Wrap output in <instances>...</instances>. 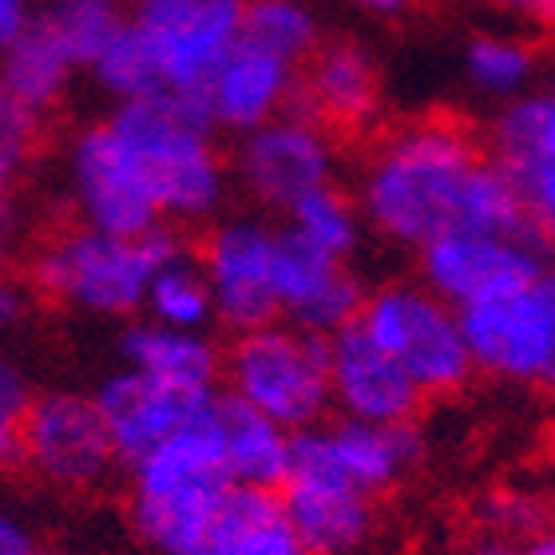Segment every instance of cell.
<instances>
[{"mask_svg": "<svg viewBox=\"0 0 555 555\" xmlns=\"http://www.w3.org/2000/svg\"><path fill=\"white\" fill-rule=\"evenodd\" d=\"M485 151L452 119H421L377 143L358 179L361 222L397 246L421 250L456 227V210Z\"/></svg>", "mask_w": 555, "mask_h": 555, "instance_id": "obj_1", "label": "cell"}, {"mask_svg": "<svg viewBox=\"0 0 555 555\" xmlns=\"http://www.w3.org/2000/svg\"><path fill=\"white\" fill-rule=\"evenodd\" d=\"M231 480L222 473L215 405L128 464L131 528L155 555H203Z\"/></svg>", "mask_w": 555, "mask_h": 555, "instance_id": "obj_2", "label": "cell"}, {"mask_svg": "<svg viewBox=\"0 0 555 555\" xmlns=\"http://www.w3.org/2000/svg\"><path fill=\"white\" fill-rule=\"evenodd\" d=\"M179 258H186L183 234L159 222L139 238L80 227L44 246L33 278L56 301H72L92 313H131L147 298L151 274Z\"/></svg>", "mask_w": 555, "mask_h": 555, "instance_id": "obj_3", "label": "cell"}, {"mask_svg": "<svg viewBox=\"0 0 555 555\" xmlns=\"http://www.w3.org/2000/svg\"><path fill=\"white\" fill-rule=\"evenodd\" d=\"M234 401L262 413L286 433H306L330 413V337L298 325H258L222 353Z\"/></svg>", "mask_w": 555, "mask_h": 555, "instance_id": "obj_4", "label": "cell"}, {"mask_svg": "<svg viewBox=\"0 0 555 555\" xmlns=\"http://www.w3.org/2000/svg\"><path fill=\"white\" fill-rule=\"evenodd\" d=\"M107 128L128 143V151L143 167L159 215L195 222L207 219L222 203L227 167L210 143V131L186 124L163 95L128 100Z\"/></svg>", "mask_w": 555, "mask_h": 555, "instance_id": "obj_5", "label": "cell"}, {"mask_svg": "<svg viewBox=\"0 0 555 555\" xmlns=\"http://www.w3.org/2000/svg\"><path fill=\"white\" fill-rule=\"evenodd\" d=\"M353 325L409 373L421 397L456 393L476 373L461 313L421 282H389L365 294Z\"/></svg>", "mask_w": 555, "mask_h": 555, "instance_id": "obj_6", "label": "cell"}, {"mask_svg": "<svg viewBox=\"0 0 555 555\" xmlns=\"http://www.w3.org/2000/svg\"><path fill=\"white\" fill-rule=\"evenodd\" d=\"M456 313L473 370L500 382L555 389V262L528 286Z\"/></svg>", "mask_w": 555, "mask_h": 555, "instance_id": "obj_7", "label": "cell"}, {"mask_svg": "<svg viewBox=\"0 0 555 555\" xmlns=\"http://www.w3.org/2000/svg\"><path fill=\"white\" fill-rule=\"evenodd\" d=\"M278 500L310 555H353L373 532V496L341 473L325 425L294 433Z\"/></svg>", "mask_w": 555, "mask_h": 555, "instance_id": "obj_8", "label": "cell"}, {"mask_svg": "<svg viewBox=\"0 0 555 555\" xmlns=\"http://www.w3.org/2000/svg\"><path fill=\"white\" fill-rule=\"evenodd\" d=\"M21 464L60 492H100L116 476L119 456L92 397L40 393L24 413Z\"/></svg>", "mask_w": 555, "mask_h": 555, "instance_id": "obj_9", "label": "cell"}, {"mask_svg": "<svg viewBox=\"0 0 555 555\" xmlns=\"http://www.w3.org/2000/svg\"><path fill=\"white\" fill-rule=\"evenodd\" d=\"M246 0H139L135 28L159 64L163 92H207L243 36Z\"/></svg>", "mask_w": 555, "mask_h": 555, "instance_id": "obj_10", "label": "cell"}, {"mask_svg": "<svg viewBox=\"0 0 555 555\" xmlns=\"http://www.w3.org/2000/svg\"><path fill=\"white\" fill-rule=\"evenodd\" d=\"M547 246L540 238H500V234L452 231L437 234L416 250L421 286L444 298L452 310H468L476 301L500 298L528 286L547 267Z\"/></svg>", "mask_w": 555, "mask_h": 555, "instance_id": "obj_11", "label": "cell"}, {"mask_svg": "<svg viewBox=\"0 0 555 555\" xmlns=\"http://www.w3.org/2000/svg\"><path fill=\"white\" fill-rule=\"evenodd\" d=\"M337 151L325 124L289 107L262 128L246 131L238 147V179L262 207L289 210L301 195L334 183Z\"/></svg>", "mask_w": 555, "mask_h": 555, "instance_id": "obj_12", "label": "cell"}, {"mask_svg": "<svg viewBox=\"0 0 555 555\" xmlns=\"http://www.w3.org/2000/svg\"><path fill=\"white\" fill-rule=\"evenodd\" d=\"M274 238L278 231L258 219L219 222L203 243V278L210 286L215 318L234 334L278 322L274 298Z\"/></svg>", "mask_w": 555, "mask_h": 555, "instance_id": "obj_13", "label": "cell"}, {"mask_svg": "<svg viewBox=\"0 0 555 555\" xmlns=\"http://www.w3.org/2000/svg\"><path fill=\"white\" fill-rule=\"evenodd\" d=\"M274 298L278 313L289 325L310 330L318 337H334L337 330L358 322L365 286L349 262L330 258L301 243L298 234L278 231L274 238Z\"/></svg>", "mask_w": 555, "mask_h": 555, "instance_id": "obj_14", "label": "cell"}, {"mask_svg": "<svg viewBox=\"0 0 555 555\" xmlns=\"http://www.w3.org/2000/svg\"><path fill=\"white\" fill-rule=\"evenodd\" d=\"M215 389H179V385L155 382L135 370L116 373L104 389L92 397L100 409L112 449L119 464L143 461L151 449H159L163 440H171L179 428L207 413L215 405Z\"/></svg>", "mask_w": 555, "mask_h": 555, "instance_id": "obj_15", "label": "cell"}, {"mask_svg": "<svg viewBox=\"0 0 555 555\" xmlns=\"http://www.w3.org/2000/svg\"><path fill=\"white\" fill-rule=\"evenodd\" d=\"M72 171H76V191L95 231L139 238L159 222L147 175L112 128H92L76 139Z\"/></svg>", "mask_w": 555, "mask_h": 555, "instance_id": "obj_16", "label": "cell"}, {"mask_svg": "<svg viewBox=\"0 0 555 555\" xmlns=\"http://www.w3.org/2000/svg\"><path fill=\"white\" fill-rule=\"evenodd\" d=\"M421 389L385 349H377L358 325L330 337V405L346 421L409 425L421 409Z\"/></svg>", "mask_w": 555, "mask_h": 555, "instance_id": "obj_17", "label": "cell"}, {"mask_svg": "<svg viewBox=\"0 0 555 555\" xmlns=\"http://www.w3.org/2000/svg\"><path fill=\"white\" fill-rule=\"evenodd\" d=\"M294 95H298V64L238 36V44L219 60L215 76L207 80L210 124L246 135L282 116L294 104Z\"/></svg>", "mask_w": 555, "mask_h": 555, "instance_id": "obj_18", "label": "cell"}, {"mask_svg": "<svg viewBox=\"0 0 555 555\" xmlns=\"http://www.w3.org/2000/svg\"><path fill=\"white\" fill-rule=\"evenodd\" d=\"M289 107L310 112L318 124H341V128L370 124L377 116V107H382L377 60L353 40L318 44L306 76H298V95H294Z\"/></svg>", "mask_w": 555, "mask_h": 555, "instance_id": "obj_19", "label": "cell"}, {"mask_svg": "<svg viewBox=\"0 0 555 555\" xmlns=\"http://www.w3.org/2000/svg\"><path fill=\"white\" fill-rule=\"evenodd\" d=\"M215 437H219L222 473L231 488H258V492L282 488L294 433L246 409L234 397H215Z\"/></svg>", "mask_w": 555, "mask_h": 555, "instance_id": "obj_20", "label": "cell"}, {"mask_svg": "<svg viewBox=\"0 0 555 555\" xmlns=\"http://www.w3.org/2000/svg\"><path fill=\"white\" fill-rule=\"evenodd\" d=\"M330 449H334L341 473L365 492H389L393 485H401L421 461V433L416 425H370V421H337L325 428Z\"/></svg>", "mask_w": 555, "mask_h": 555, "instance_id": "obj_21", "label": "cell"}, {"mask_svg": "<svg viewBox=\"0 0 555 555\" xmlns=\"http://www.w3.org/2000/svg\"><path fill=\"white\" fill-rule=\"evenodd\" d=\"M203 555H310L289 528L278 492L231 488Z\"/></svg>", "mask_w": 555, "mask_h": 555, "instance_id": "obj_22", "label": "cell"}, {"mask_svg": "<svg viewBox=\"0 0 555 555\" xmlns=\"http://www.w3.org/2000/svg\"><path fill=\"white\" fill-rule=\"evenodd\" d=\"M124 358H128V370L179 389H215V377L222 373V353L215 349V341L155 322L124 334Z\"/></svg>", "mask_w": 555, "mask_h": 555, "instance_id": "obj_23", "label": "cell"}, {"mask_svg": "<svg viewBox=\"0 0 555 555\" xmlns=\"http://www.w3.org/2000/svg\"><path fill=\"white\" fill-rule=\"evenodd\" d=\"M456 227L476 234H500V238H535L528 203L520 195V183L500 159H480L473 179L464 186Z\"/></svg>", "mask_w": 555, "mask_h": 555, "instance_id": "obj_24", "label": "cell"}, {"mask_svg": "<svg viewBox=\"0 0 555 555\" xmlns=\"http://www.w3.org/2000/svg\"><path fill=\"white\" fill-rule=\"evenodd\" d=\"M461 68H464V80L473 83V92H480L485 100L512 104V100L532 92V80L535 72H540V56H535V48L528 40H520V36L480 33L464 44Z\"/></svg>", "mask_w": 555, "mask_h": 555, "instance_id": "obj_25", "label": "cell"}, {"mask_svg": "<svg viewBox=\"0 0 555 555\" xmlns=\"http://www.w3.org/2000/svg\"><path fill=\"white\" fill-rule=\"evenodd\" d=\"M72 60L60 52V44L44 33V24H28L4 52H0V80L24 107L36 116L44 112L68 83Z\"/></svg>", "mask_w": 555, "mask_h": 555, "instance_id": "obj_26", "label": "cell"}, {"mask_svg": "<svg viewBox=\"0 0 555 555\" xmlns=\"http://www.w3.org/2000/svg\"><path fill=\"white\" fill-rule=\"evenodd\" d=\"M286 215H289L286 231L298 234L301 243H310L313 250H322V255H330V258L349 262L353 250L361 246V227H365V222H361L358 203L334 183H325V186H318V191H310V195H301Z\"/></svg>", "mask_w": 555, "mask_h": 555, "instance_id": "obj_27", "label": "cell"}, {"mask_svg": "<svg viewBox=\"0 0 555 555\" xmlns=\"http://www.w3.org/2000/svg\"><path fill=\"white\" fill-rule=\"evenodd\" d=\"M44 33L60 44V52L76 64H95L104 56L107 44L124 33V16L112 0H56L52 9L40 16Z\"/></svg>", "mask_w": 555, "mask_h": 555, "instance_id": "obj_28", "label": "cell"}, {"mask_svg": "<svg viewBox=\"0 0 555 555\" xmlns=\"http://www.w3.org/2000/svg\"><path fill=\"white\" fill-rule=\"evenodd\" d=\"M243 40L267 48L289 64H301L322 44V33H318V16L306 0H246Z\"/></svg>", "mask_w": 555, "mask_h": 555, "instance_id": "obj_29", "label": "cell"}, {"mask_svg": "<svg viewBox=\"0 0 555 555\" xmlns=\"http://www.w3.org/2000/svg\"><path fill=\"white\" fill-rule=\"evenodd\" d=\"M492 143L496 159L508 167L516 163L555 167V104L544 92H528L504 104L492 124Z\"/></svg>", "mask_w": 555, "mask_h": 555, "instance_id": "obj_30", "label": "cell"}, {"mask_svg": "<svg viewBox=\"0 0 555 555\" xmlns=\"http://www.w3.org/2000/svg\"><path fill=\"white\" fill-rule=\"evenodd\" d=\"M155 313V325H171V330H191L203 334V325L215 318V301H210V286L203 270L191 258H179L171 267H163L151 274L147 298H143Z\"/></svg>", "mask_w": 555, "mask_h": 555, "instance_id": "obj_31", "label": "cell"}, {"mask_svg": "<svg viewBox=\"0 0 555 555\" xmlns=\"http://www.w3.org/2000/svg\"><path fill=\"white\" fill-rule=\"evenodd\" d=\"M95 76L124 100H151L163 95V76L159 64L151 56L147 40L139 36L135 24H124V33L107 44V52L92 64Z\"/></svg>", "mask_w": 555, "mask_h": 555, "instance_id": "obj_32", "label": "cell"}, {"mask_svg": "<svg viewBox=\"0 0 555 555\" xmlns=\"http://www.w3.org/2000/svg\"><path fill=\"white\" fill-rule=\"evenodd\" d=\"M33 405V389L9 358H0V468L21 464V428Z\"/></svg>", "mask_w": 555, "mask_h": 555, "instance_id": "obj_33", "label": "cell"}, {"mask_svg": "<svg viewBox=\"0 0 555 555\" xmlns=\"http://www.w3.org/2000/svg\"><path fill=\"white\" fill-rule=\"evenodd\" d=\"M36 119L40 116H36L33 107H24L21 100L4 88V80H0V143L28 155V147L36 143Z\"/></svg>", "mask_w": 555, "mask_h": 555, "instance_id": "obj_34", "label": "cell"}, {"mask_svg": "<svg viewBox=\"0 0 555 555\" xmlns=\"http://www.w3.org/2000/svg\"><path fill=\"white\" fill-rule=\"evenodd\" d=\"M468 555H555L552 535H535V540H508V535H488Z\"/></svg>", "mask_w": 555, "mask_h": 555, "instance_id": "obj_35", "label": "cell"}, {"mask_svg": "<svg viewBox=\"0 0 555 555\" xmlns=\"http://www.w3.org/2000/svg\"><path fill=\"white\" fill-rule=\"evenodd\" d=\"M0 555H44L36 535L28 532V524L4 508H0Z\"/></svg>", "mask_w": 555, "mask_h": 555, "instance_id": "obj_36", "label": "cell"}, {"mask_svg": "<svg viewBox=\"0 0 555 555\" xmlns=\"http://www.w3.org/2000/svg\"><path fill=\"white\" fill-rule=\"evenodd\" d=\"M28 28V4L24 0H0V52Z\"/></svg>", "mask_w": 555, "mask_h": 555, "instance_id": "obj_37", "label": "cell"}, {"mask_svg": "<svg viewBox=\"0 0 555 555\" xmlns=\"http://www.w3.org/2000/svg\"><path fill=\"white\" fill-rule=\"evenodd\" d=\"M28 310V301H24V289L12 286V282H0V330L4 325H16Z\"/></svg>", "mask_w": 555, "mask_h": 555, "instance_id": "obj_38", "label": "cell"}, {"mask_svg": "<svg viewBox=\"0 0 555 555\" xmlns=\"http://www.w3.org/2000/svg\"><path fill=\"white\" fill-rule=\"evenodd\" d=\"M21 159H24V151L0 143V227H4V210H9V183H12V175H16V167H21Z\"/></svg>", "mask_w": 555, "mask_h": 555, "instance_id": "obj_39", "label": "cell"}, {"mask_svg": "<svg viewBox=\"0 0 555 555\" xmlns=\"http://www.w3.org/2000/svg\"><path fill=\"white\" fill-rule=\"evenodd\" d=\"M353 9H361L365 16H382V21H393L401 12H409L413 0H349Z\"/></svg>", "mask_w": 555, "mask_h": 555, "instance_id": "obj_40", "label": "cell"}, {"mask_svg": "<svg viewBox=\"0 0 555 555\" xmlns=\"http://www.w3.org/2000/svg\"><path fill=\"white\" fill-rule=\"evenodd\" d=\"M480 4H492V9H504V12H520V16H535V9H540V0H480Z\"/></svg>", "mask_w": 555, "mask_h": 555, "instance_id": "obj_41", "label": "cell"}, {"mask_svg": "<svg viewBox=\"0 0 555 555\" xmlns=\"http://www.w3.org/2000/svg\"><path fill=\"white\" fill-rule=\"evenodd\" d=\"M535 21H544L555 28V0H540V9H535Z\"/></svg>", "mask_w": 555, "mask_h": 555, "instance_id": "obj_42", "label": "cell"}, {"mask_svg": "<svg viewBox=\"0 0 555 555\" xmlns=\"http://www.w3.org/2000/svg\"><path fill=\"white\" fill-rule=\"evenodd\" d=\"M547 100H552V104H555V64H552V68H547Z\"/></svg>", "mask_w": 555, "mask_h": 555, "instance_id": "obj_43", "label": "cell"}, {"mask_svg": "<svg viewBox=\"0 0 555 555\" xmlns=\"http://www.w3.org/2000/svg\"><path fill=\"white\" fill-rule=\"evenodd\" d=\"M4 255H9V246H4V227H0V262H4Z\"/></svg>", "mask_w": 555, "mask_h": 555, "instance_id": "obj_44", "label": "cell"}, {"mask_svg": "<svg viewBox=\"0 0 555 555\" xmlns=\"http://www.w3.org/2000/svg\"><path fill=\"white\" fill-rule=\"evenodd\" d=\"M44 555H52V552H44Z\"/></svg>", "mask_w": 555, "mask_h": 555, "instance_id": "obj_45", "label": "cell"}, {"mask_svg": "<svg viewBox=\"0 0 555 555\" xmlns=\"http://www.w3.org/2000/svg\"><path fill=\"white\" fill-rule=\"evenodd\" d=\"M552 540H555V532H552Z\"/></svg>", "mask_w": 555, "mask_h": 555, "instance_id": "obj_46", "label": "cell"}]
</instances>
